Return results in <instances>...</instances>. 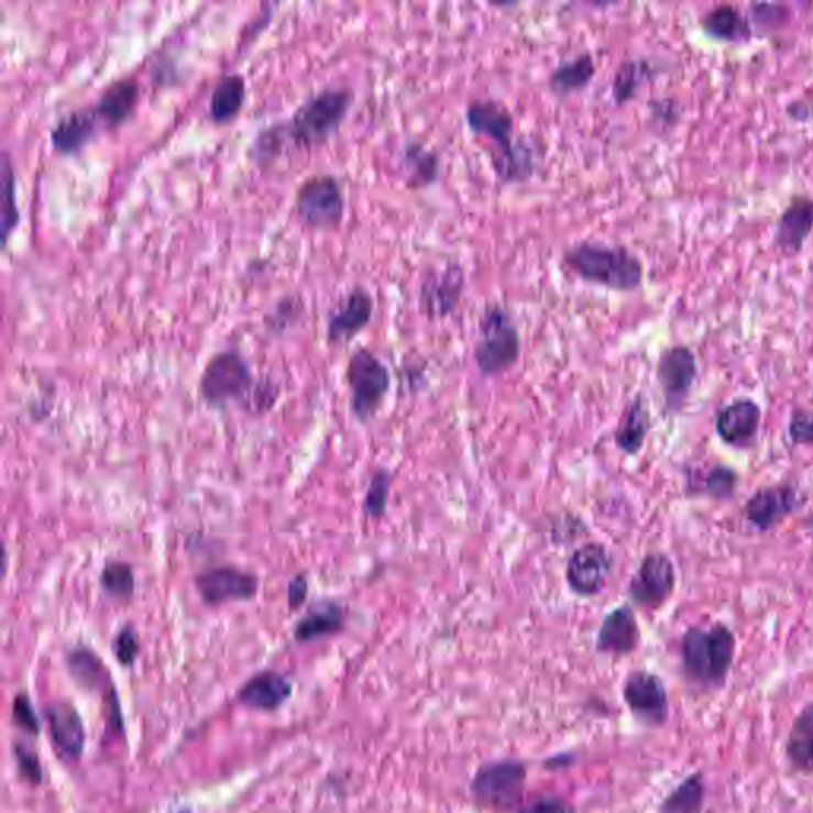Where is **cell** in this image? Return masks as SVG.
<instances>
[{
  "label": "cell",
  "mask_w": 813,
  "mask_h": 813,
  "mask_svg": "<svg viewBox=\"0 0 813 813\" xmlns=\"http://www.w3.org/2000/svg\"><path fill=\"white\" fill-rule=\"evenodd\" d=\"M623 697L637 722L661 728L671 715V702L664 682L657 673L634 671L623 686Z\"/></svg>",
  "instance_id": "8fae6325"
},
{
  "label": "cell",
  "mask_w": 813,
  "mask_h": 813,
  "mask_svg": "<svg viewBox=\"0 0 813 813\" xmlns=\"http://www.w3.org/2000/svg\"><path fill=\"white\" fill-rule=\"evenodd\" d=\"M343 625H345V611L342 605L334 601H325V603L315 604L307 612L306 617L297 622L295 639L300 644L311 642V640L342 631Z\"/></svg>",
  "instance_id": "83f0119b"
},
{
  "label": "cell",
  "mask_w": 813,
  "mask_h": 813,
  "mask_svg": "<svg viewBox=\"0 0 813 813\" xmlns=\"http://www.w3.org/2000/svg\"><path fill=\"white\" fill-rule=\"evenodd\" d=\"M99 123L98 113L92 106L70 110L57 120L50 132L53 150L59 155L80 153L85 146L89 145V142L95 141L99 132Z\"/></svg>",
  "instance_id": "d6986e66"
},
{
  "label": "cell",
  "mask_w": 813,
  "mask_h": 813,
  "mask_svg": "<svg viewBox=\"0 0 813 813\" xmlns=\"http://www.w3.org/2000/svg\"><path fill=\"white\" fill-rule=\"evenodd\" d=\"M705 794L707 787L704 773H691L662 800L658 813H702Z\"/></svg>",
  "instance_id": "836d02e7"
},
{
  "label": "cell",
  "mask_w": 813,
  "mask_h": 813,
  "mask_svg": "<svg viewBox=\"0 0 813 813\" xmlns=\"http://www.w3.org/2000/svg\"><path fill=\"white\" fill-rule=\"evenodd\" d=\"M464 289L465 272L460 263L431 267L421 281L418 309L428 320H442L458 309Z\"/></svg>",
  "instance_id": "30bf717a"
},
{
  "label": "cell",
  "mask_w": 813,
  "mask_h": 813,
  "mask_svg": "<svg viewBox=\"0 0 813 813\" xmlns=\"http://www.w3.org/2000/svg\"><path fill=\"white\" fill-rule=\"evenodd\" d=\"M100 586L113 600H129L135 590V576L131 564L123 561L107 562L100 574Z\"/></svg>",
  "instance_id": "8d00e7d4"
},
{
  "label": "cell",
  "mask_w": 813,
  "mask_h": 813,
  "mask_svg": "<svg viewBox=\"0 0 813 813\" xmlns=\"http://www.w3.org/2000/svg\"><path fill=\"white\" fill-rule=\"evenodd\" d=\"M675 583L671 558L664 553H650L640 562L629 583V597L640 607L659 608L672 596Z\"/></svg>",
  "instance_id": "5bb4252c"
},
{
  "label": "cell",
  "mask_w": 813,
  "mask_h": 813,
  "mask_svg": "<svg viewBox=\"0 0 813 813\" xmlns=\"http://www.w3.org/2000/svg\"><path fill=\"white\" fill-rule=\"evenodd\" d=\"M246 98L245 77L238 72L221 75L213 86L209 100V114L217 124L234 120L242 110Z\"/></svg>",
  "instance_id": "4316f807"
},
{
  "label": "cell",
  "mask_w": 813,
  "mask_h": 813,
  "mask_svg": "<svg viewBox=\"0 0 813 813\" xmlns=\"http://www.w3.org/2000/svg\"><path fill=\"white\" fill-rule=\"evenodd\" d=\"M46 719L57 750L66 758H80L85 747V726L77 708L67 702H56L46 707Z\"/></svg>",
  "instance_id": "603a6c76"
},
{
  "label": "cell",
  "mask_w": 813,
  "mask_h": 813,
  "mask_svg": "<svg viewBox=\"0 0 813 813\" xmlns=\"http://www.w3.org/2000/svg\"><path fill=\"white\" fill-rule=\"evenodd\" d=\"M13 719L17 726L32 734V736H37L41 733V722H39L37 715H35L34 707H32L28 694H18L14 697Z\"/></svg>",
  "instance_id": "b9f144b4"
},
{
  "label": "cell",
  "mask_w": 813,
  "mask_h": 813,
  "mask_svg": "<svg viewBox=\"0 0 813 813\" xmlns=\"http://www.w3.org/2000/svg\"><path fill=\"white\" fill-rule=\"evenodd\" d=\"M517 813H576L574 805L553 794H542L523 804Z\"/></svg>",
  "instance_id": "7bdbcfd3"
},
{
  "label": "cell",
  "mask_w": 813,
  "mask_h": 813,
  "mask_svg": "<svg viewBox=\"0 0 813 813\" xmlns=\"http://www.w3.org/2000/svg\"><path fill=\"white\" fill-rule=\"evenodd\" d=\"M400 164L406 172L407 188L425 189L435 185L440 174V155L420 141L404 143Z\"/></svg>",
  "instance_id": "484cf974"
},
{
  "label": "cell",
  "mask_w": 813,
  "mask_h": 813,
  "mask_svg": "<svg viewBox=\"0 0 813 813\" xmlns=\"http://www.w3.org/2000/svg\"><path fill=\"white\" fill-rule=\"evenodd\" d=\"M112 650L114 658L121 666H132L141 651L138 633L131 626H124L120 633L114 636Z\"/></svg>",
  "instance_id": "ab89813d"
},
{
  "label": "cell",
  "mask_w": 813,
  "mask_h": 813,
  "mask_svg": "<svg viewBox=\"0 0 813 813\" xmlns=\"http://www.w3.org/2000/svg\"><path fill=\"white\" fill-rule=\"evenodd\" d=\"M739 485V475L728 465L715 464L708 471L688 474L686 491L694 496H707L715 501L730 499Z\"/></svg>",
  "instance_id": "1f68e13d"
},
{
  "label": "cell",
  "mask_w": 813,
  "mask_h": 813,
  "mask_svg": "<svg viewBox=\"0 0 813 813\" xmlns=\"http://www.w3.org/2000/svg\"><path fill=\"white\" fill-rule=\"evenodd\" d=\"M393 477L385 469L375 472L374 477L369 483L367 493L364 497L365 517L378 519L385 515L386 505H388L389 493H392Z\"/></svg>",
  "instance_id": "f35d334b"
},
{
  "label": "cell",
  "mask_w": 813,
  "mask_h": 813,
  "mask_svg": "<svg viewBox=\"0 0 813 813\" xmlns=\"http://www.w3.org/2000/svg\"><path fill=\"white\" fill-rule=\"evenodd\" d=\"M596 63L591 53H580L571 59L562 61L548 77V88L557 96H569L582 91L593 81Z\"/></svg>",
  "instance_id": "f546056e"
},
{
  "label": "cell",
  "mask_w": 813,
  "mask_h": 813,
  "mask_svg": "<svg viewBox=\"0 0 813 813\" xmlns=\"http://www.w3.org/2000/svg\"><path fill=\"white\" fill-rule=\"evenodd\" d=\"M785 755L793 771L813 776V701L793 719L785 743Z\"/></svg>",
  "instance_id": "d4e9b609"
},
{
  "label": "cell",
  "mask_w": 813,
  "mask_h": 813,
  "mask_svg": "<svg viewBox=\"0 0 813 813\" xmlns=\"http://www.w3.org/2000/svg\"><path fill=\"white\" fill-rule=\"evenodd\" d=\"M651 418L647 400L642 394L634 397L631 404L626 407L622 420L615 432V443L619 450L629 457L639 453L646 443L648 431H650Z\"/></svg>",
  "instance_id": "f1b7e54d"
},
{
  "label": "cell",
  "mask_w": 813,
  "mask_h": 813,
  "mask_svg": "<svg viewBox=\"0 0 813 813\" xmlns=\"http://www.w3.org/2000/svg\"><path fill=\"white\" fill-rule=\"evenodd\" d=\"M286 596H288V605L292 611L303 607L307 596H309V579L304 574H299L289 580Z\"/></svg>",
  "instance_id": "bcb514c9"
},
{
  "label": "cell",
  "mask_w": 813,
  "mask_h": 813,
  "mask_svg": "<svg viewBox=\"0 0 813 813\" xmlns=\"http://www.w3.org/2000/svg\"><path fill=\"white\" fill-rule=\"evenodd\" d=\"M528 768L517 759L486 762L475 772L471 794L480 804L493 809H512L521 800Z\"/></svg>",
  "instance_id": "9c48e42d"
},
{
  "label": "cell",
  "mask_w": 813,
  "mask_h": 813,
  "mask_svg": "<svg viewBox=\"0 0 813 813\" xmlns=\"http://www.w3.org/2000/svg\"><path fill=\"white\" fill-rule=\"evenodd\" d=\"M304 309L306 307H304L303 297L299 295L283 296L275 303L274 309L268 311L266 318H264V323L272 332L281 334L303 318Z\"/></svg>",
  "instance_id": "74e56055"
},
{
  "label": "cell",
  "mask_w": 813,
  "mask_h": 813,
  "mask_svg": "<svg viewBox=\"0 0 813 813\" xmlns=\"http://www.w3.org/2000/svg\"><path fill=\"white\" fill-rule=\"evenodd\" d=\"M761 425V407L754 399L743 397L733 400L716 415V435L728 446L750 447L757 439Z\"/></svg>",
  "instance_id": "ac0fdd59"
},
{
  "label": "cell",
  "mask_w": 813,
  "mask_h": 813,
  "mask_svg": "<svg viewBox=\"0 0 813 813\" xmlns=\"http://www.w3.org/2000/svg\"><path fill=\"white\" fill-rule=\"evenodd\" d=\"M293 685L281 673L266 671L256 673L239 691V701L256 711H275L289 700Z\"/></svg>",
  "instance_id": "cb8c5ba5"
},
{
  "label": "cell",
  "mask_w": 813,
  "mask_h": 813,
  "mask_svg": "<svg viewBox=\"0 0 813 813\" xmlns=\"http://www.w3.org/2000/svg\"><path fill=\"white\" fill-rule=\"evenodd\" d=\"M650 114L658 127H672L679 120V107L672 99H653L650 102Z\"/></svg>",
  "instance_id": "f6af8a7d"
},
{
  "label": "cell",
  "mask_w": 813,
  "mask_h": 813,
  "mask_svg": "<svg viewBox=\"0 0 813 813\" xmlns=\"http://www.w3.org/2000/svg\"><path fill=\"white\" fill-rule=\"evenodd\" d=\"M657 378L664 396L666 410L675 415L685 407L697 378L696 354L685 345L664 350L657 364Z\"/></svg>",
  "instance_id": "7c38bea8"
},
{
  "label": "cell",
  "mask_w": 813,
  "mask_h": 813,
  "mask_svg": "<svg viewBox=\"0 0 813 813\" xmlns=\"http://www.w3.org/2000/svg\"><path fill=\"white\" fill-rule=\"evenodd\" d=\"M640 642L639 623L629 605L614 608L604 618L596 637L600 653L612 657H626L636 650Z\"/></svg>",
  "instance_id": "ffe728a7"
},
{
  "label": "cell",
  "mask_w": 813,
  "mask_h": 813,
  "mask_svg": "<svg viewBox=\"0 0 813 813\" xmlns=\"http://www.w3.org/2000/svg\"><path fill=\"white\" fill-rule=\"evenodd\" d=\"M614 558L601 543L576 548L565 565V580L572 593L582 597L600 594L607 585Z\"/></svg>",
  "instance_id": "9a60e30c"
},
{
  "label": "cell",
  "mask_w": 813,
  "mask_h": 813,
  "mask_svg": "<svg viewBox=\"0 0 813 813\" xmlns=\"http://www.w3.org/2000/svg\"><path fill=\"white\" fill-rule=\"evenodd\" d=\"M813 231V199L798 196L780 215L773 242L782 252L800 253Z\"/></svg>",
  "instance_id": "44dd1931"
},
{
  "label": "cell",
  "mask_w": 813,
  "mask_h": 813,
  "mask_svg": "<svg viewBox=\"0 0 813 813\" xmlns=\"http://www.w3.org/2000/svg\"><path fill=\"white\" fill-rule=\"evenodd\" d=\"M351 414L358 421L372 420L385 403L392 386L388 367L371 350H354L347 365Z\"/></svg>",
  "instance_id": "5b68a950"
},
{
  "label": "cell",
  "mask_w": 813,
  "mask_h": 813,
  "mask_svg": "<svg viewBox=\"0 0 813 813\" xmlns=\"http://www.w3.org/2000/svg\"><path fill=\"white\" fill-rule=\"evenodd\" d=\"M736 658V636L728 626H691L680 642V659L686 679L704 691H718L728 682Z\"/></svg>",
  "instance_id": "3957f363"
},
{
  "label": "cell",
  "mask_w": 813,
  "mask_h": 813,
  "mask_svg": "<svg viewBox=\"0 0 813 813\" xmlns=\"http://www.w3.org/2000/svg\"><path fill=\"white\" fill-rule=\"evenodd\" d=\"M375 303L364 286H354L342 303L329 314L326 337L329 343L349 342L360 334L374 317Z\"/></svg>",
  "instance_id": "e0dca14e"
},
{
  "label": "cell",
  "mask_w": 813,
  "mask_h": 813,
  "mask_svg": "<svg viewBox=\"0 0 813 813\" xmlns=\"http://www.w3.org/2000/svg\"><path fill=\"white\" fill-rule=\"evenodd\" d=\"M465 123L475 135L491 141V164L514 155L523 139L515 134L514 113L497 99L472 100L465 107Z\"/></svg>",
  "instance_id": "ba28073f"
},
{
  "label": "cell",
  "mask_w": 813,
  "mask_h": 813,
  "mask_svg": "<svg viewBox=\"0 0 813 813\" xmlns=\"http://www.w3.org/2000/svg\"><path fill=\"white\" fill-rule=\"evenodd\" d=\"M14 757H17L18 768H20L24 779L34 783V785L42 782L41 762H39V758L28 747H23L20 744L14 745Z\"/></svg>",
  "instance_id": "ee69618b"
},
{
  "label": "cell",
  "mask_w": 813,
  "mask_h": 813,
  "mask_svg": "<svg viewBox=\"0 0 813 813\" xmlns=\"http://www.w3.org/2000/svg\"><path fill=\"white\" fill-rule=\"evenodd\" d=\"M788 436L794 446H811L813 443V410H794L788 422Z\"/></svg>",
  "instance_id": "60d3db41"
},
{
  "label": "cell",
  "mask_w": 813,
  "mask_h": 813,
  "mask_svg": "<svg viewBox=\"0 0 813 813\" xmlns=\"http://www.w3.org/2000/svg\"><path fill=\"white\" fill-rule=\"evenodd\" d=\"M354 103L349 86H331L304 100L285 121H277L283 145L314 149L323 145L342 127Z\"/></svg>",
  "instance_id": "6da1fadb"
},
{
  "label": "cell",
  "mask_w": 813,
  "mask_h": 813,
  "mask_svg": "<svg viewBox=\"0 0 813 813\" xmlns=\"http://www.w3.org/2000/svg\"><path fill=\"white\" fill-rule=\"evenodd\" d=\"M195 586L202 603L217 607L226 603L252 601L260 591V579L252 572L218 565L196 575Z\"/></svg>",
  "instance_id": "4fadbf2b"
},
{
  "label": "cell",
  "mask_w": 813,
  "mask_h": 813,
  "mask_svg": "<svg viewBox=\"0 0 813 813\" xmlns=\"http://www.w3.org/2000/svg\"><path fill=\"white\" fill-rule=\"evenodd\" d=\"M345 206V193L336 175H310L297 186L296 215L309 228H337L342 223Z\"/></svg>",
  "instance_id": "52a82bcc"
},
{
  "label": "cell",
  "mask_w": 813,
  "mask_h": 813,
  "mask_svg": "<svg viewBox=\"0 0 813 813\" xmlns=\"http://www.w3.org/2000/svg\"><path fill=\"white\" fill-rule=\"evenodd\" d=\"M67 666L70 675L81 688L89 691L113 690L109 669L91 648L75 647L67 655Z\"/></svg>",
  "instance_id": "d6a6232c"
},
{
  "label": "cell",
  "mask_w": 813,
  "mask_h": 813,
  "mask_svg": "<svg viewBox=\"0 0 813 813\" xmlns=\"http://www.w3.org/2000/svg\"><path fill=\"white\" fill-rule=\"evenodd\" d=\"M21 221L18 206V178L10 153H2L0 161V242L3 249L9 245L10 238Z\"/></svg>",
  "instance_id": "4dcf8cb0"
},
{
  "label": "cell",
  "mask_w": 813,
  "mask_h": 813,
  "mask_svg": "<svg viewBox=\"0 0 813 813\" xmlns=\"http://www.w3.org/2000/svg\"><path fill=\"white\" fill-rule=\"evenodd\" d=\"M701 26L711 37L718 41L744 42L751 35L750 24L730 6L715 7L702 18Z\"/></svg>",
  "instance_id": "d590c367"
},
{
  "label": "cell",
  "mask_w": 813,
  "mask_h": 813,
  "mask_svg": "<svg viewBox=\"0 0 813 813\" xmlns=\"http://www.w3.org/2000/svg\"><path fill=\"white\" fill-rule=\"evenodd\" d=\"M139 98H141V85L138 78L120 77L102 89L92 107L99 120L107 127H120L134 113Z\"/></svg>",
  "instance_id": "7402d4cb"
},
{
  "label": "cell",
  "mask_w": 813,
  "mask_h": 813,
  "mask_svg": "<svg viewBox=\"0 0 813 813\" xmlns=\"http://www.w3.org/2000/svg\"><path fill=\"white\" fill-rule=\"evenodd\" d=\"M653 64L647 59H628L619 64L614 78H612V98L617 106L629 102L636 98L639 89L653 78Z\"/></svg>",
  "instance_id": "e575fe53"
},
{
  "label": "cell",
  "mask_w": 813,
  "mask_h": 813,
  "mask_svg": "<svg viewBox=\"0 0 813 813\" xmlns=\"http://www.w3.org/2000/svg\"><path fill=\"white\" fill-rule=\"evenodd\" d=\"M801 507V497L791 485L768 486L758 490L745 504L747 521L758 531L776 529Z\"/></svg>",
  "instance_id": "2e32d148"
},
{
  "label": "cell",
  "mask_w": 813,
  "mask_h": 813,
  "mask_svg": "<svg viewBox=\"0 0 813 813\" xmlns=\"http://www.w3.org/2000/svg\"><path fill=\"white\" fill-rule=\"evenodd\" d=\"M480 339L474 356L483 375H501L514 367L521 353V337L510 311L491 304L480 320Z\"/></svg>",
  "instance_id": "277c9868"
},
{
  "label": "cell",
  "mask_w": 813,
  "mask_h": 813,
  "mask_svg": "<svg viewBox=\"0 0 813 813\" xmlns=\"http://www.w3.org/2000/svg\"><path fill=\"white\" fill-rule=\"evenodd\" d=\"M562 264L583 282L614 292H636L644 282V264L622 245L583 240L562 253Z\"/></svg>",
  "instance_id": "7a4b0ae2"
},
{
  "label": "cell",
  "mask_w": 813,
  "mask_h": 813,
  "mask_svg": "<svg viewBox=\"0 0 813 813\" xmlns=\"http://www.w3.org/2000/svg\"><path fill=\"white\" fill-rule=\"evenodd\" d=\"M254 386L252 367L234 350L213 354L199 380V393L211 407H224L242 400Z\"/></svg>",
  "instance_id": "8992f818"
}]
</instances>
